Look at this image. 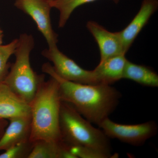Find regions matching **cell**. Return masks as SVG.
I'll use <instances>...</instances> for the list:
<instances>
[{
  "mask_svg": "<svg viewBox=\"0 0 158 158\" xmlns=\"http://www.w3.org/2000/svg\"><path fill=\"white\" fill-rule=\"evenodd\" d=\"M97 0H49L52 8L59 11V27L63 28L69 19L73 11L79 6ZM118 4L120 0H111Z\"/></svg>",
  "mask_w": 158,
  "mask_h": 158,
  "instance_id": "obj_15",
  "label": "cell"
},
{
  "mask_svg": "<svg viewBox=\"0 0 158 158\" xmlns=\"http://www.w3.org/2000/svg\"><path fill=\"white\" fill-rule=\"evenodd\" d=\"M34 47L32 35L27 33L20 35L14 54L15 62L10 65L3 81L19 97L29 104L44 81V76L37 74L31 66L30 55Z\"/></svg>",
  "mask_w": 158,
  "mask_h": 158,
  "instance_id": "obj_4",
  "label": "cell"
},
{
  "mask_svg": "<svg viewBox=\"0 0 158 158\" xmlns=\"http://www.w3.org/2000/svg\"><path fill=\"white\" fill-rule=\"evenodd\" d=\"M109 138H113L135 146H140L156 135L157 125L150 121L138 124H123L116 123L109 118L105 119L98 126Z\"/></svg>",
  "mask_w": 158,
  "mask_h": 158,
  "instance_id": "obj_5",
  "label": "cell"
},
{
  "mask_svg": "<svg viewBox=\"0 0 158 158\" xmlns=\"http://www.w3.org/2000/svg\"><path fill=\"white\" fill-rule=\"evenodd\" d=\"M126 54H121L100 62L94 69L100 84L111 85L123 79L127 59Z\"/></svg>",
  "mask_w": 158,
  "mask_h": 158,
  "instance_id": "obj_12",
  "label": "cell"
},
{
  "mask_svg": "<svg viewBox=\"0 0 158 158\" xmlns=\"http://www.w3.org/2000/svg\"><path fill=\"white\" fill-rule=\"evenodd\" d=\"M3 36L4 35H3V31L0 28V44H2Z\"/></svg>",
  "mask_w": 158,
  "mask_h": 158,
  "instance_id": "obj_19",
  "label": "cell"
},
{
  "mask_svg": "<svg viewBox=\"0 0 158 158\" xmlns=\"http://www.w3.org/2000/svg\"><path fill=\"white\" fill-rule=\"evenodd\" d=\"M33 145L30 141L18 143L5 150L0 154V158H28Z\"/></svg>",
  "mask_w": 158,
  "mask_h": 158,
  "instance_id": "obj_17",
  "label": "cell"
},
{
  "mask_svg": "<svg viewBox=\"0 0 158 158\" xmlns=\"http://www.w3.org/2000/svg\"><path fill=\"white\" fill-rule=\"evenodd\" d=\"M15 6L28 15L36 23L48 47L57 45L58 35L54 31L51 19L52 9L49 0H15Z\"/></svg>",
  "mask_w": 158,
  "mask_h": 158,
  "instance_id": "obj_7",
  "label": "cell"
},
{
  "mask_svg": "<svg viewBox=\"0 0 158 158\" xmlns=\"http://www.w3.org/2000/svg\"><path fill=\"white\" fill-rule=\"evenodd\" d=\"M59 125L62 141L68 146L88 148L112 156L110 138L64 102L61 103Z\"/></svg>",
  "mask_w": 158,
  "mask_h": 158,
  "instance_id": "obj_3",
  "label": "cell"
},
{
  "mask_svg": "<svg viewBox=\"0 0 158 158\" xmlns=\"http://www.w3.org/2000/svg\"><path fill=\"white\" fill-rule=\"evenodd\" d=\"M86 27L98 44L100 54V62L115 56L126 54L119 32L108 31L93 21L87 23Z\"/></svg>",
  "mask_w": 158,
  "mask_h": 158,
  "instance_id": "obj_8",
  "label": "cell"
},
{
  "mask_svg": "<svg viewBox=\"0 0 158 158\" xmlns=\"http://www.w3.org/2000/svg\"><path fill=\"white\" fill-rule=\"evenodd\" d=\"M31 107L3 81L0 82V118L5 119L31 115Z\"/></svg>",
  "mask_w": 158,
  "mask_h": 158,
  "instance_id": "obj_11",
  "label": "cell"
},
{
  "mask_svg": "<svg viewBox=\"0 0 158 158\" xmlns=\"http://www.w3.org/2000/svg\"><path fill=\"white\" fill-rule=\"evenodd\" d=\"M8 124V123L6 122L5 118H0V139L2 138L3 134L5 132V128Z\"/></svg>",
  "mask_w": 158,
  "mask_h": 158,
  "instance_id": "obj_18",
  "label": "cell"
},
{
  "mask_svg": "<svg viewBox=\"0 0 158 158\" xmlns=\"http://www.w3.org/2000/svg\"><path fill=\"white\" fill-rule=\"evenodd\" d=\"M123 79H128L145 87H158V75L152 69L127 60L123 73Z\"/></svg>",
  "mask_w": 158,
  "mask_h": 158,
  "instance_id": "obj_14",
  "label": "cell"
},
{
  "mask_svg": "<svg viewBox=\"0 0 158 158\" xmlns=\"http://www.w3.org/2000/svg\"><path fill=\"white\" fill-rule=\"evenodd\" d=\"M61 103L58 81L52 77L47 81H44L30 103L31 142L62 141L59 125Z\"/></svg>",
  "mask_w": 158,
  "mask_h": 158,
  "instance_id": "obj_2",
  "label": "cell"
},
{
  "mask_svg": "<svg viewBox=\"0 0 158 158\" xmlns=\"http://www.w3.org/2000/svg\"><path fill=\"white\" fill-rule=\"evenodd\" d=\"M18 38L7 44H0V82L3 81L9 72V58L14 55L17 46Z\"/></svg>",
  "mask_w": 158,
  "mask_h": 158,
  "instance_id": "obj_16",
  "label": "cell"
},
{
  "mask_svg": "<svg viewBox=\"0 0 158 158\" xmlns=\"http://www.w3.org/2000/svg\"><path fill=\"white\" fill-rule=\"evenodd\" d=\"M10 123L0 139V151L6 150L15 144L30 141L31 115L9 119Z\"/></svg>",
  "mask_w": 158,
  "mask_h": 158,
  "instance_id": "obj_10",
  "label": "cell"
},
{
  "mask_svg": "<svg viewBox=\"0 0 158 158\" xmlns=\"http://www.w3.org/2000/svg\"><path fill=\"white\" fill-rule=\"evenodd\" d=\"M33 143L28 158H75L63 141L42 140Z\"/></svg>",
  "mask_w": 158,
  "mask_h": 158,
  "instance_id": "obj_13",
  "label": "cell"
},
{
  "mask_svg": "<svg viewBox=\"0 0 158 158\" xmlns=\"http://www.w3.org/2000/svg\"><path fill=\"white\" fill-rule=\"evenodd\" d=\"M42 70L58 81L61 101L70 104L84 118L98 126L116 110L121 98V93L111 85H87L64 80L49 63L42 65Z\"/></svg>",
  "mask_w": 158,
  "mask_h": 158,
  "instance_id": "obj_1",
  "label": "cell"
},
{
  "mask_svg": "<svg viewBox=\"0 0 158 158\" xmlns=\"http://www.w3.org/2000/svg\"><path fill=\"white\" fill-rule=\"evenodd\" d=\"M41 55L52 62L56 73L64 80L87 85L100 84L94 70H86L79 66L59 50L57 45L48 47Z\"/></svg>",
  "mask_w": 158,
  "mask_h": 158,
  "instance_id": "obj_6",
  "label": "cell"
},
{
  "mask_svg": "<svg viewBox=\"0 0 158 158\" xmlns=\"http://www.w3.org/2000/svg\"><path fill=\"white\" fill-rule=\"evenodd\" d=\"M158 8V0H143L140 10L132 20L126 27L119 31L126 53Z\"/></svg>",
  "mask_w": 158,
  "mask_h": 158,
  "instance_id": "obj_9",
  "label": "cell"
}]
</instances>
